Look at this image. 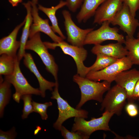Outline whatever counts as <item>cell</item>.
<instances>
[{
    "label": "cell",
    "mask_w": 139,
    "mask_h": 139,
    "mask_svg": "<svg viewBox=\"0 0 139 139\" xmlns=\"http://www.w3.org/2000/svg\"><path fill=\"white\" fill-rule=\"evenodd\" d=\"M25 20V19L9 35L0 39V55L6 54L14 57H17V51L20 48V41L16 40V37L19 30L24 24Z\"/></svg>",
    "instance_id": "cell-15"
},
{
    "label": "cell",
    "mask_w": 139,
    "mask_h": 139,
    "mask_svg": "<svg viewBox=\"0 0 139 139\" xmlns=\"http://www.w3.org/2000/svg\"><path fill=\"white\" fill-rule=\"evenodd\" d=\"M22 4L26 9L27 14L25 18V22L23 29L20 41V46L17 55L18 59L19 62L23 57L26 53L25 51V46L28 38L29 37L30 28L33 20L31 12V1H29L27 3H23Z\"/></svg>",
    "instance_id": "cell-18"
},
{
    "label": "cell",
    "mask_w": 139,
    "mask_h": 139,
    "mask_svg": "<svg viewBox=\"0 0 139 139\" xmlns=\"http://www.w3.org/2000/svg\"><path fill=\"white\" fill-rule=\"evenodd\" d=\"M114 114L113 113L105 111L101 117L97 118H92L89 121L85 120L82 117H75L72 131H80L90 136L97 131H110L109 123Z\"/></svg>",
    "instance_id": "cell-5"
},
{
    "label": "cell",
    "mask_w": 139,
    "mask_h": 139,
    "mask_svg": "<svg viewBox=\"0 0 139 139\" xmlns=\"http://www.w3.org/2000/svg\"><path fill=\"white\" fill-rule=\"evenodd\" d=\"M9 2L13 7L16 6L18 4L22 2V0H8Z\"/></svg>",
    "instance_id": "cell-33"
},
{
    "label": "cell",
    "mask_w": 139,
    "mask_h": 139,
    "mask_svg": "<svg viewBox=\"0 0 139 139\" xmlns=\"http://www.w3.org/2000/svg\"><path fill=\"white\" fill-rule=\"evenodd\" d=\"M60 131L62 136L65 139H88L90 137L80 131L70 132L63 125Z\"/></svg>",
    "instance_id": "cell-26"
},
{
    "label": "cell",
    "mask_w": 139,
    "mask_h": 139,
    "mask_svg": "<svg viewBox=\"0 0 139 139\" xmlns=\"http://www.w3.org/2000/svg\"><path fill=\"white\" fill-rule=\"evenodd\" d=\"M84 0H66V6L73 12H75L81 6Z\"/></svg>",
    "instance_id": "cell-29"
},
{
    "label": "cell",
    "mask_w": 139,
    "mask_h": 139,
    "mask_svg": "<svg viewBox=\"0 0 139 139\" xmlns=\"http://www.w3.org/2000/svg\"><path fill=\"white\" fill-rule=\"evenodd\" d=\"M96 55L97 58L95 62L89 67L90 71H97L102 70L118 59L100 54H97Z\"/></svg>",
    "instance_id": "cell-24"
},
{
    "label": "cell",
    "mask_w": 139,
    "mask_h": 139,
    "mask_svg": "<svg viewBox=\"0 0 139 139\" xmlns=\"http://www.w3.org/2000/svg\"><path fill=\"white\" fill-rule=\"evenodd\" d=\"M32 95L27 94L23 95L21 97V99L23 102V114L21 116L22 119L27 118L30 114L34 112L32 103Z\"/></svg>",
    "instance_id": "cell-25"
},
{
    "label": "cell",
    "mask_w": 139,
    "mask_h": 139,
    "mask_svg": "<svg viewBox=\"0 0 139 139\" xmlns=\"http://www.w3.org/2000/svg\"><path fill=\"white\" fill-rule=\"evenodd\" d=\"M138 27H139V25ZM137 38H139V30L137 33Z\"/></svg>",
    "instance_id": "cell-36"
},
{
    "label": "cell",
    "mask_w": 139,
    "mask_h": 139,
    "mask_svg": "<svg viewBox=\"0 0 139 139\" xmlns=\"http://www.w3.org/2000/svg\"><path fill=\"white\" fill-rule=\"evenodd\" d=\"M133 65L127 56L118 59L106 68L100 71L89 72L86 77L97 82L106 81L111 83L116 76L121 72L129 70Z\"/></svg>",
    "instance_id": "cell-7"
},
{
    "label": "cell",
    "mask_w": 139,
    "mask_h": 139,
    "mask_svg": "<svg viewBox=\"0 0 139 139\" xmlns=\"http://www.w3.org/2000/svg\"><path fill=\"white\" fill-rule=\"evenodd\" d=\"M124 44L128 51L127 56L133 65H139V38L126 36Z\"/></svg>",
    "instance_id": "cell-21"
},
{
    "label": "cell",
    "mask_w": 139,
    "mask_h": 139,
    "mask_svg": "<svg viewBox=\"0 0 139 139\" xmlns=\"http://www.w3.org/2000/svg\"><path fill=\"white\" fill-rule=\"evenodd\" d=\"M106 0H84L76 15L78 22H85L94 15L99 7Z\"/></svg>",
    "instance_id": "cell-19"
},
{
    "label": "cell",
    "mask_w": 139,
    "mask_h": 139,
    "mask_svg": "<svg viewBox=\"0 0 139 139\" xmlns=\"http://www.w3.org/2000/svg\"><path fill=\"white\" fill-rule=\"evenodd\" d=\"M110 23L109 21L104 22L99 28L90 32L85 38L84 45L101 44L107 40H114L124 44V36L119 33V29L117 27H111Z\"/></svg>",
    "instance_id": "cell-8"
},
{
    "label": "cell",
    "mask_w": 139,
    "mask_h": 139,
    "mask_svg": "<svg viewBox=\"0 0 139 139\" xmlns=\"http://www.w3.org/2000/svg\"><path fill=\"white\" fill-rule=\"evenodd\" d=\"M23 58L24 65L36 77L39 84V89L41 92V95L42 98L45 97L46 91L49 90L52 91L53 88L56 85V82L49 81L42 76L38 70L30 53H26Z\"/></svg>",
    "instance_id": "cell-16"
},
{
    "label": "cell",
    "mask_w": 139,
    "mask_h": 139,
    "mask_svg": "<svg viewBox=\"0 0 139 139\" xmlns=\"http://www.w3.org/2000/svg\"><path fill=\"white\" fill-rule=\"evenodd\" d=\"M17 58L6 54H3L0 57V74L5 76L12 74L15 69Z\"/></svg>",
    "instance_id": "cell-23"
},
{
    "label": "cell",
    "mask_w": 139,
    "mask_h": 139,
    "mask_svg": "<svg viewBox=\"0 0 139 139\" xmlns=\"http://www.w3.org/2000/svg\"><path fill=\"white\" fill-rule=\"evenodd\" d=\"M123 0H106L98 8L94 15V24H101L106 21L110 22L121 9Z\"/></svg>",
    "instance_id": "cell-13"
},
{
    "label": "cell",
    "mask_w": 139,
    "mask_h": 139,
    "mask_svg": "<svg viewBox=\"0 0 139 139\" xmlns=\"http://www.w3.org/2000/svg\"><path fill=\"white\" fill-rule=\"evenodd\" d=\"M19 64L20 62L17 58L13 73L10 75L5 76L4 79L14 86L15 92L13 94V98L18 103H19L21 96L24 94L41 95L39 88H33L29 83L21 72Z\"/></svg>",
    "instance_id": "cell-6"
},
{
    "label": "cell",
    "mask_w": 139,
    "mask_h": 139,
    "mask_svg": "<svg viewBox=\"0 0 139 139\" xmlns=\"http://www.w3.org/2000/svg\"><path fill=\"white\" fill-rule=\"evenodd\" d=\"M17 134L15 128L14 127L6 132H4L0 129V139H14L16 137Z\"/></svg>",
    "instance_id": "cell-30"
},
{
    "label": "cell",
    "mask_w": 139,
    "mask_h": 139,
    "mask_svg": "<svg viewBox=\"0 0 139 139\" xmlns=\"http://www.w3.org/2000/svg\"><path fill=\"white\" fill-rule=\"evenodd\" d=\"M110 23L114 25H118L120 29L130 37H134L139 25L138 20L132 15L128 6L124 3Z\"/></svg>",
    "instance_id": "cell-11"
},
{
    "label": "cell",
    "mask_w": 139,
    "mask_h": 139,
    "mask_svg": "<svg viewBox=\"0 0 139 139\" xmlns=\"http://www.w3.org/2000/svg\"><path fill=\"white\" fill-rule=\"evenodd\" d=\"M122 44L117 42L105 45H94L91 51L96 55L100 54L119 59L127 56L128 54V51Z\"/></svg>",
    "instance_id": "cell-17"
},
{
    "label": "cell",
    "mask_w": 139,
    "mask_h": 139,
    "mask_svg": "<svg viewBox=\"0 0 139 139\" xmlns=\"http://www.w3.org/2000/svg\"><path fill=\"white\" fill-rule=\"evenodd\" d=\"M62 14L64 20V26L68 42L73 45L83 47L87 35L94 28L82 29L78 27L73 21L69 11L64 10L62 11Z\"/></svg>",
    "instance_id": "cell-10"
},
{
    "label": "cell",
    "mask_w": 139,
    "mask_h": 139,
    "mask_svg": "<svg viewBox=\"0 0 139 139\" xmlns=\"http://www.w3.org/2000/svg\"><path fill=\"white\" fill-rule=\"evenodd\" d=\"M56 85L51 93V98L56 100L59 111L58 118L53 125L54 128L56 130L60 131L63 123L72 117H81L87 118L88 112L85 110L74 108L70 106L68 102L62 98L58 92V81H55Z\"/></svg>",
    "instance_id": "cell-2"
},
{
    "label": "cell",
    "mask_w": 139,
    "mask_h": 139,
    "mask_svg": "<svg viewBox=\"0 0 139 139\" xmlns=\"http://www.w3.org/2000/svg\"><path fill=\"white\" fill-rule=\"evenodd\" d=\"M31 4V14L33 18V23L31 25L29 34V38L36 33L42 32L49 36L54 42L57 43L64 40L60 37L57 35L49 24L48 19H43L39 15L38 8L36 4L32 3Z\"/></svg>",
    "instance_id": "cell-12"
},
{
    "label": "cell",
    "mask_w": 139,
    "mask_h": 139,
    "mask_svg": "<svg viewBox=\"0 0 139 139\" xmlns=\"http://www.w3.org/2000/svg\"><path fill=\"white\" fill-rule=\"evenodd\" d=\"M38 0H32L31 2L37 4L38 3Z\"/></svg>",
    "instance_id": "cell-35"
},
{
    "label": "cell",
    "mask_w": 139,
    "mask_h": 139,
    "mask_svg": "<svg viewBox=\"0 0 139 139\" xmlns=\"http://www.w3.org/2000/svg\"><path fill=\"white\" fill-rule=\"evenodd\" d=\"M32 103L34 112L39 114L42 120H46L48 118L47 113V108L52 105V103L50 101L41 103L32 101Z\"/></svg>",
    "instance_id": "cell-27"
},
{
    "label": "cell",
    "mask_w": 139,
    "mask_h": 139,
    "mask_svg": "<svg viewBox=\"0 0 139 139\" xmlns=\"http://www.w3.org/2000/svg\"><path fill=\"white\" fill-rule=\"evenodd\" d=\"M125 110L128 115L131 117L136 116L138 114L137 106L132 102H128L125 107Z\"/></svg>",
    "instance_id": "cell-31"
},
{
    "label": "cell",
    "mask_w": 139,
    "mask_h": 139,
    "mask_svg": "<svg viewBox=\"0 0 139 139\" xmlns=\"http://www.w3.org/2000/svg\"><path fill=\"white\" fill-rule=\"evenodd\" d=\"M11 84L4 80L0 75V117L4 115V110L9 103L11 96Z\"/></svg>",
    "instance_id": "cell-22"
},
{
    "label": "cell",
    "mask_w": 139,
    "mask_h": 139,
    "mask_svg": "<svg viewBox=\"0 0 139 139\" xmlns=\"http://www.w3.org/2000/svg\"><path fill=\"white\" fill-rule=\"evenodd\" d=\"M139 80V71L136 68L123 71L116 77V84L124 88L126 91L128 102H132L133 92L135 85Z\"/></svg>",
    "instance_id": "cell-14"
},
{
    "label": "cell",
    "mask_w": 139,
    "mask_h": 139,
    "mask_svg": "<svg viewBox=\"0 0 139 139\" xmlns=\"http://www.w3.org/2000/svg\"><path fill=\"white\" fill-rule=\"evenodd\" d=\"M66 1L61 0L59 3L55 6L47 8L44 7L41 5H39L38 7L39 10L43 12L49 18L51 22V27L54 31L58 34L59 36L63 40L66 39V37L63 33L59 26L55 14L56 11L66 6Z\"/></svg>",
    "instance_id": "cell-20"
},
{
    "label": "cell",
    "mask_w": 139,
    "mask_h": 139,
    "mask_svg": "<svg viewBox=\"0 0 139 139\" xmlns=\"http://www.w3.org/2000/svg\"><path fill=\"white\" fill-rule=\"evenodd\" d=\"M41 128L40 127L38 126L37 127V129L34 131V134H37L38 133L39 131L41 130Z\"/></svg>",
    "instance_id": "cell-34"
},
{
    "label": "cell",
    "mask_w": 139,
    "mask_h": 139,
    "mask_svg": "<svg viewBox=\"0 0 139 139\" xmlns=\"http://www.w3.org/2000/svg\"><path fill=\"white\" fill-rule=\"evenodd\" d=\"M73 80L78 85L81 92L80 101L76 107L77 109H81L85 102L90 100L101 103L103 94L110 88L111 83L107 81L97 82L77 73L73 76Z\"/></svg>",
    "instance_id": "cell-1"
},
{
    "label": "cell",
    "mask_w": 139,
    "mask_h": 139,
    "mask_svg": "<svg viewBox=\"0 0 139 139\" xmlns=\"http://www.w3.org/2000/svg\"><path fill=\"white\" fill-rule=\"evenodd\" d=\"M139 92V80L137 82L134 88L133 94V98L134 100L137 99V95Z\"/></svg>",
    "instance_id": "cell-32"
},
{
    "label": "cell",
    "mask_w": 139,
    "mask_h": 139,
    "mask_svg": "<svg viewBox=\"0 0 139 139\" xmlns=\"http://www.w3.org/2000/svg\"><path fill=\"white\" fill-rule=\"evenodd\" d=\"M48 49H55L59 47L64 54L71 56L74 60L77 68V74L85 77L90 71L89 67L86 66L84 62L87 56V50L83 47H79L70 45L64 40L59 42H44Z\"/></svg>",
    "instance_id": "cell-3"
},
{
    "label": "cell",
    "mask_w": 139,
    "mask_h": 139,
    "mask_svg": "<svg viewBox=\"0 0 139 139\" xmlns=\"http://www.w3.org/2000/svg\"><path fill=\"white\" fill-rule=\"evenodd\" d=\"M127 95L124 88L116 84L108 91L101 102V111L112 112L120 115L125 105Z\"/></svg>",
    "instance_id": "cell-9"
},
{
    "label": "cell",
    "mask_w": 139,
    "mask_h": 139,
    "mask_svg": "<svg viewBox=\"0 0 139 139\" xmlns=\"http://www.w3.org/2000/svg\"><path fill=\"white\" fill-rule=\"evenodd\" d=\"M29 38L26 44L25 50H32L36 53L45 66L46 70L52 74L55 81H58V65L54 57L49 53L48 49L42 41L40 32Z\"/></svg>",
    "instance_id": "cell-4"
},
{
    "label": "cell",
    "mask_w": 139,
    "mask_h": 139,
    "mask_svg": "<svg viewBox=\"0 0 139 139\" xmlns=\"http://www.w3.org/2000/svg\"><path fill=\"white\" fill-rule=\"evenodd\" d=\"M137 99H138V100L139 101V92H138L137 94Z\"/></svg>",
    "instance_id": "cell-37"
},
{
    "label": "cell",
    "mask_w": 139,
    "mask_h": 139,
    "mask_svg": "<svg viewBox=\"0 0 139 139\" xmlns=\"http://www.w3.org/2000/svg\"><path fill=\"white\" fill-rule=\"evenodd\" d=\"M123 3L128 7L132 14L135 17L137 11L139 10V0H123Z\"/></svg>",
    "instance_id": "cell-28"
}]
</instances>
